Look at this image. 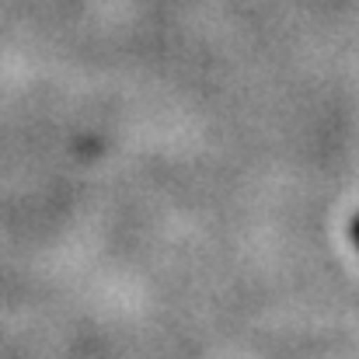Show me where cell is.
Wrapping results in <instances>:
<instances>
[{"label":"cell","mask_w":359,"mask_h":359,"mask_svg":"<svg viewBox=\"0 0 359 359\" xmlns=\"http://www.w3.org/2000/svg\"><path fill=\"white\" fill-rule=\"evenodd\" d=\"M353 241L359 244V217H353Z\"/></svg>","instance_id":"1"}]
</instances>
